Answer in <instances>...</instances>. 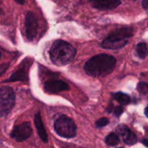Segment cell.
<instances>
[{
  "label": "cell",
  "mask_w": 148,
  "mask_h": 148,
  "mask_svg": "<svg viewBox=\"0 0 148 148\" xmlns=\"http://www.w3.org/2000/svg\"><path fill=\"white\" fill-rule=\"evenodd\" d=\"M69 86L67 83L59 79H50L44 83V90L50 94H56L62 91L67 90Z\"/></svg>",
  "instance_id": "ba28073f"
},
{
  "label": "cell",
  "mask_w": 148,
  "mask_h": 148,
  "mask_svg": "<svg viewBox=\"0 0 148 148\" xmlns=\"http://www.w3.org/2000/svg\"><path fill=\"white\" fill-rule=\"evenodd\" d=\"M137 89L142 94H147L148 92V85L147 82H142L138 84Z\"/></svg>",
  "instance_id": "e0dca14e"
},
{
  "label": "cell",
  "mask_w": 148,
  "mask_h": 148,
  "mask_svg": "<svg viewBox=\"0 0 148 148\" xmlns=\"http://www.w3.org/2000/svg\"><path fill=\"white\" fill-rule=\"evenodd\" d=\"M133 32V28L130 27L116 29L102 42L101 46L103 49L111 50L121 49L127 44L128 39L132 37Z\"/></svg>",
  "instance_id": "3957f363"
},
{
  "label": "cell",
  "mask_w": 148,
  "mask_h": 148,
  "mask_svg": "<svg viewBox=\"0 0 148 148\" xmlns=\"http://www.w3.org/2000/svg\"><path fill=\"white\" fill-rule=\"evenodd\" d=\"M9 66H10V64L9 63H4L0 64V76L6 72V70L8 69Z\"/></svg>",
  "instance_id": "d6986e66"
},
{
  "label": "cell",
  "mask_w": 148,
  "mask_h": 148,
  "mask_svg": "<svg viewBox=\"0 0 148 148\" xmlns=\"http://www.w3.org/2000/svg\"><path fill=\"white\" fill-rule=\"evenodd\" d=\"M32 134V128L30 122H23L21 124L15 126L11 132L12 138L17 142H23L27 140Z\"/></svg>",
  "instance_id": "8992f818"
},
{
  "label": "cell",
  "mask_w": 148,
  "mask_h": 148,
  "mask_svg": "<svg viewBox=\"0 0 148 148\" xmlns=\"http://www.w3.org/2000/svg\"><path fill=\"white\" fill-rule=\"evenodd\" d=\"M113 110H114V115L116 117H119L123 114V112H124V108L121 106H116Z\"/></svg>",
  "instance_id": "ac0fdd59"
},
{
  "label": "cell",
  "mask_w": 148,
  "mask_h": 148,
  "mask_svg": "<svg viewBox=\"0 0 148 148\" xmlns=\"http://www.w3.org/2000/svg\"><path fill=\"white\" fill-rule=\"evenodd\" d=\"M76 55L73 46L63 40H57L53 43L49 51L51 62L57 66H63L72 62Z\"/></svg>",
  "instance_id": "7a4b0ae2"
},
{
  "label": "cell",
  "mask_w": 148,
  "mask_h": 148,
  "mask_svg": "<svg viewBox=\"0 0 148 148\" xmlns=\"http://www.w3.org/2000/svg\"><path fill=\"white\" fill-rule=\"evenodd\" d=\"M15 103L14 90L9 86L0 88V116H6L10 114Z\"/></svg>",
  "instance_id": "5b68a950"
},
{
  "label": "cell",
  "mask_w": 148,
  "mask_h": 148,
  "mask_svg": "<svg viewBox=\"0 0 148 148\" xmlns=\"http://www.w3.org/2000/svg\"><path fill=\"white\" fill-rule=\"evenodd\" d=\"M119 148H124V147H119Z\"/></svg>",
  "instance_id": "d4e9b609"
},
{
  "label": "cell",
  "mask_w": 148,
  "mask_h": 148,
  "mask_svg": "<svg viewBox=\"0 0 148 148\" xmlns=\"http://www.w3.org/2000/svg\"><path fill=\"white\" fill-rule=\"evenodd\" d=\"M142 5H143V7L145 10H147L148 0H143V1H142Z\"/></svg>",
  "instance_id": "ffe728a7"
},
{
  "label": "cell",
  "mask_w": 148,
  "mask_h": 148,
  "mask_svg": "<svg viewBox=\"0 0 148 148\" xmlns=\"http://www.w3.org/2000/svg\"><path fill=\"white\" fill-rule=\"evenodd\" d=\"M108 123H109V120L107 118H106V117H103V118L99 119L95 122V126H96L97 128H101V127L106 126Z\"/></svg>",
  "instance_id": "2e32d148"
},
{
  "label": "cell",
  "mask_w": 148,
  "mask_h": 148,
  "mask_svg": "<svg viewBox=\"0 0 148 148\" xmlns=\"http://www.w3.org/2000/svg\"><path fill=\"white\" fill-rule=\"evenodd\" d=\"M121 136H122L123 140H124V143L127 145H134L137 142V136L130 129L126 132H124Z\"/></svg>",
  "instance_id": "7c38bea8"
},
{
  "label": "cell",
  "mask_w": 148,
  "mask_h": 148,
  "mask_svg": "<svg viewBox=\"0 0 148 148\" xmlns=\"http://www.w3.org/2000/svg\"><path fill=\"white\" fill-rule=\"evenodd\" d=\"M116 64V60L114 56L101 53L90 59L85 63L84 69L90 76H106L114 71Z\"/></svg>",
  "instance_id": "6da1fadb"
},
{
  "label": "cell",
  "mask_w": 148,
  "mask_h": 148,
  "mask_svg": "<svg viewBox=\"0 0 148 148\" xmlns=\"http://www.w3.org/2000/svg\"><path fill=\"white\" fill-rule=\"evenodd\" d=\"M34 124L36 126V128L37 130L38 134L39 137L41 139L43 143H47L48 142V135L45 130L44 125H43V121L41 119L40 111H38L34 116Z\"/></svg>",
  "instance_id": "30bf717a"
},
{
  "label": "cell",
  "mask_w": 148,
  "mask_h": 148,
  "mask_svg": "<svg viewBox=\"0 0 148 148\" xmlns=\"http://www.w3.org/2000/svg\"><path fill=\"white\" fill-rule=\"evenodd\" d=\"M147 111H148V108H147V107H146L145 108V116H148V114H147Z\"/></svg>",
  "instance_id": "603a6c76"
},
{
  "label": "cell",
  "mask_w": 148,
  "mask_h": 148,
  "mask_svg": "<svg viewBox=\"0 0 148 148\" xmlns=\"http://www.w3.org/2000/svg\"><path fill=\"white\" fill-rule=\"evenodd\" d=\"M113 96L117 102L119 103L120 104H122V105H127L130 102V97L127 94L123 93L121 92L114 93Z\"/></svg>",
  "instance_id": "4fadbf2b"
},
{
  "label": "cell",
  "mask_w": 148,
  "mask_h": 148,
  "mask_svg": "<svg viewBox=\"0 0 148 148\" xmlns=\"http://www.w3.org/2000/svg\"><path fill=\"white\" fill-rule=\"evenodd\" d=\"M27 79V73L25 71V69L21 68L11 75L9 79L4 81V82H15V81H26Z\"/></svg>",
  "instance_id": "8fae6325"
},
{
  "label": "cell",
  "mask_w": 148,
  "mask_h": 148,
  "mask_svg": "<svg viewBox=\"0 0 148 148\" xmlns=\"http://www.w3.org/2000/svg\"><path fill=\"white\" fill-rule=\"evenodd\" d=\"M1 9L0 8V13H1Z\"/></svg>",
  "instance_id": "cb8c5ba5"
},
{
  "label": "cell",
  "mask_w": 148,
  "mask_h": 148,
  "mask_svg": "<svg viewBox=\"0 0 148 148\" xmlns=\"http://www.w3.org/2000/svg\"><path fill=\"white\" fill-rule=\"evenodd\" d=\"M14 1H15L16 2L18 3V4H24L25 0H14Z\"/></svg>",
  "instance_id": "44dd1931"
},
{
  "label": "cell",
  "mask_w": 148,
  "mask_h": 148,
  "mask_svg": "<svg viewBox=\"0 0 148 148\" xmlns=\"http://www.w3.org/2000/svg\"><path fill=\"white\" fill-rule=\"evenodd\" d=\"M54 128L59 136L64 138H72L77 134V127L72 119L62 115L55 121Z\"/></svg>",
  "instance_id": "277c9868"
},
{
  "label": "cell",
  "mask_w": 148,
  "mask_h": 148,
  "mask_svg": "<svg viewBox=\"0 0 148 148\" xmlns=\"http://www.w3.org/2000/svg\"><path fill=\"white\" fill-rule=\"evenodd\" d=\"M93 8L99 10H111L116 9L121 4V0H89Z\"/></svg>",
  "instance_id": "9c48e42d"
},
{
  "label": "cell",
  "mask_w": 148,
  "mask_h": 148,
  "mask_svg": "<svg viewBox=\"0 0 148 148\" xmlns=\"http://www.w3.org/2000/svg\"><path fill=\"white\" fill-rule=\"evenodd\" d=\"M136 52L140 59H145L147 56V47L145 43H140L136 46Z\"/></svg>",
  "instance_id": "5bb4252c"
},
{
  "label": "cell",
  "mask_w": 148,
  "mask_h": 148,
  "mask_svg": "<svg viewBox=\"0 0 148 148\" xmlns=\"http://www.w3.org/2000/svg\"><path fill=\"white\" fill-rule=\"evenodd\" d=\"M143 143H144L145 145L147 146V139H145V140H143Z\"/></svg>",
  "instance_id": "7402d4cb"
},
{
  "label": "cell",
  "mask_w": 148,
  "mask_h": 148,
  "mask_svg": "<svg viewBox=\"0 0 148 148\" xmlns=\"http://www.w3.org/2000/svg\"><path fill=\"white\" fill-rule=\"evenodd\" d=\"M38 24L36 15L33 12L29 11L25 16L26 36L29 40H33L37 36Z\"/></svg>",
  "instance_id": "52a82bcc"
},
{
  "label": "cell",
  "mask_w": 148,
  "mask_h": 148,
  "mask_svg": "<svg viewBox=\"0 0 148 148\" xmlns=\"http://www.w3.org/2000/svg\"><path fill=\"white\" fill-rule=\"evenodd\" d=\"M106 143L110 146H115L119 144V137L116 134H114V133H111L106 138Z\"/></svg>",
  "instance_id": "9a60e30c"
},
{
  "label": "cell",
  "mask_w": 148,
  "mask_h": 148,
  "mask_svg": "<svg viewBox=\"0 0 148 148\" xmlns=\"http://www.w3.org/2000/svg\"><path fill=\"white\" fill-rule=\"evenodd\" d=\"M0 56H1V53H0Z\"/></svg>",
  "instance_id": "484cf974"
}]
</instances>
